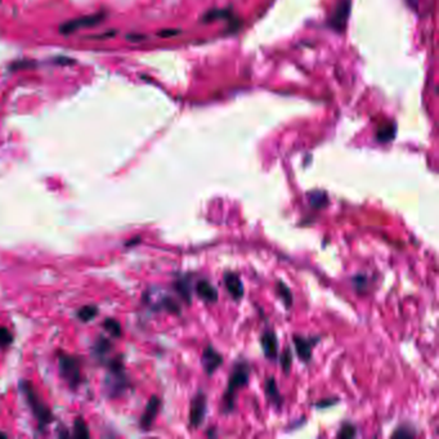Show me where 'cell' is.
<instances>
[{
	"label": "cell",
	"mask_w": 439,
	"mask_h": 439,
	"mask_svg": "<svg viewBox=\"0 0 439 439\" xmlns=\"http://www.w3.org/2000/svg\"><path fill=\"white\" fill-rule=\"evenodd\" d=\"M250 378V366L246 361H240L235 364L228 381V388L223 394V413H230L236 407V391L247 385Z\"/></svg>",
	"instance_id": "6da1fadb"
},
{
	"label": "cell",
	"mask_w": 439,
	"mask_h": 439,
	"mask_svg": "<svg viewBox=\"0 0 439 439\" xmlns=\"http://www.w3.org/2000/svg\"><path fill=\"white\" fill-rule=\"evenodd\" d=\"M24 391H25V396H26L27 401H29L30 406H31L32 411H34V413H35L36 419L40 421V424L45 425V424L51 423V420H52L51 411H49L48 408H47L45 406H44V404L41 403L40 401H39L38 396L35 394V391H34L32 386L30 385V384L24 383Z\"/></svg>",
	"instance_id": "7a4b0ae2"
},
{
	"label": "cell",
	"mask_w": 439,
	"mask_h": 439,
	"mask_svg": "<svg viewBox=\"0 0 439 439\" xmlns=\"http://www.w3.org/2000/svg\"><path fill=\"white\" fill-rule=\"evenodd\" d=\"M106 18L105 13H97L91 14V16H85L80 17V18L73 19V21H68L66 24L62 25L59 27V32L64 34V35H68V34H73V32L78 31V30L84 29V27H93L99 25L103 19Z\"/></svg>",
	"instance_id": "3957f363"
},
{
	"label": "cell",
	"mask_w": 439,
	"mask_h": 439,
	"mask_svg": "<svg viewBox=\"0 0 439 439\" xmlns=\"http://www.w3.org/2000/svg\"><path fill=\"white\" fill-rule=\"evenodd\" d=\"M206 396H205V393H202V391H198V393L193 397L192 402H191L190 424L193 428H198L201 424L204 423L205 416H206Z\"/></svg>",
	"instance_id": "277c9868"
},
{
	"label": "cell",
	"mask_w": 439,
	"mask_h": 439,
	"mask_svg": "<svg viewBox=\"0 0 439 439\" xmlns=\"http://www.w3.org/2000/svg\"><path fill=\"white\" fill-rule=\"evenodd\" d=\"M351 0H341L335 7L331 17L329 19V25L337 32H343L345 30L346 22H348L349 14H351Z\"/></svg>",
	"instance_id": "5b68a950"
},
{
	"label": "cell",
	"mask_w": 439,
	"mask_h": 439,
	"mask_svg": "<svg viewBox=\"0 0 439 439\" xmlns=\"http://www.w3.org/2000/svg\"><path fill=\"white\" fill-rule=\"evenodd\" d=\"M59 368L71 386L75 388L80 381V367H79L78 359L70 356H61L59 357Z\"/></svg>",
	"instance_id": "8992f818"
},
{
	"label": "cell",
	"mask_w": 439,
	"mask_h": 439,
	"mask_svg": "<svg viewBox=\"0 0 439 439\" xmlns=\"http://www.w3.org/2000/svg\"><path fill=\"white\" fill-rule=\"evenodd\" d=\"M223 363V356L219 352L215 351V348L213 345H209L207 348H205L202 357H201V364L204 367L205 373L209 376H212L213 374L219 368L220 364Z\"/></svg>",
	"instance_id": "52a82bcc"
},
{
	"label": "cell",
	"mask_w": 439,
	"mask_h": 439,
	"mask_svg": "<svg viewBox=\"0 0 439 439\" xmlns=\"http://www.w3.org/2000/svg\"><path fill=\"white\" fill-rule=\"evenodd\" d=\"M260 345H262L263 353L268 359L274 361L279 357V339L274 331L267 330L263 332L260 337Z\"/></svg>",
	"instance_id": "ba28073f"
},
{
	"label": "cell",
	"mask_w": 439,
	"mask_h": 439,
	"mask_svg": "<svg viewBox=\"0 0 439 439\" xmlns=\"http://www.w3.org/2000/svg\"><path fill=\"white\" fill-rule=\"evenodd\" d=\"M294 344L295 349H296V354L302 362H309L312 358V346L319 340L317 339H308V337H303L299 335H294Z\"/></svg>",
	"instance_id": "9c48e42d"
},
{
	"label": "cell",
	"mask_w": 439,
	"mask_h": 439,
	"mask_svg": "<svg viewBox=\"0 0 439 439\" xmlns=\"http://www.w3.org/2000/svg\"><path fill=\"white\" fill-rule=\"evenodd\" d=\"M224 284L227 287L228 292L230 294V296L235 300H240L244 297L245 289L244 284H242L241 279L236 273H225L224 274Z\"/></svg>",
	"instance_id": "30bf717a"
},
{
	"label": "cell",
	"mask_w": 439,
	"mask_h": 439,
	"mask_svg": "<svg viewBox=\"0 0 439 439\" xmlns=\"http://www.w3.org/2000/svg\"><path fill=\"white\" fill-rule=\"evenodd\" d=\"M196 294L206 303H217L218 290L207 280H200L196 285Z\"/></svg>",
	"instance_id": "8fae6325"
},
{
	"label": "cell",
	"mask_w": 439,
	"mask_h": 439,
	"mask_svg": "<svg viewBox=\"0 0 439 439\" xmlns=\"http://www.w3.org/2000/svg\"><path fill=\"white\" fill-rule=\"evenodd\" d=\"M158 408H160V399H158L157 397H152V398L148 401L145 413H143L142 419H141V426H142L145 430H147V429L152 425L153 420H155L156 415H157L158 412Z\"/></svg>",
	"instance_id": "7c38bea8"
},
{
	"label": "cell",
	"mask_w": 439,
	"mask_h": 439,
	"mask_svg": "<svg viewBox=\"0 0 439 439\" xmlns=\"http://www.w3.org/2000/svg\"><path fill=\"white\" fill-rule=\"evenodd\" d=\"M264 390L265 394H267L268 399L272 402V403L276 406V407H281L282 406V402H284V399H282L281 393H280L279 390V386H277L276 380H274V378H268L267 380H265L264 384Z\"/></svg>",
	"instance_id": "4fadbf2b"
},
{
	"label": "cell",
	"mask_w": 439,
	"mask_h": 439,
	"mask_svg": "<svg viewBox=\"0 0 439 439\" xmlns=\"http://www.w3.org/2000/svg\"><path fill=\"white\" fill-rule=\"evenodd\" d=\"M174 289L177 290L178 294L182 296L187 304H191V296H192V280L190 276H182L175 281Z\"/></svg>",
	"instance_id": "5bb4252c"
},
{
	"label": "cell",
	"mask_w": 439,
	"mask_h": 439,
	"mask_svg": "<svg viewBox=\"0 0 439 439\" xmlns=\"http://www.w3.org/2000/svg\"><path fill=\"white\" fill-rule=\"evenodd\" d=\"M307 197H308L309 205L316 210L325 209V207L329 205V195H327V192H325V191H311V192L307 195Z\"/></svg>",
	"instance_id": "9a60e30c"
},
{
	"label": "cell",
	"mask_w": 439,
	"mask_h": 439,
	"mask_svg": "<svg viewBox=\"0 0 439 439\" xmlns=\"http://www.w3.org/2000/svg\"><path fill=\"white\" fill-rule=\"evenodd\" d=\"M396 125L394 124H389V125H384L376 131V140L381 143L390 142L396 137Z\"/></svg>",
	"instance_id": "2e32d148"
},
{
	"label": "cell",
	"mask_w": 439,
	"mask_h": 439,
	"mask_svg": "<svg viewBox=\"0 0 439 439\" xmlns=\"http://www.w3.org/2000/svg\"><path fill=\"white\" fill-rule=\"evenodd\" d=\"M277 294L280 295L281 300L284 302L285 307L289 309L290 307L292 306V294L291 290L289 289V286H287L285 282L279 281V285H277Z\"/></svg>",
	"instance_id": "e0dca14e"
},
{
	"label": "cell",
	"mask_w": 439,
	"mask_h": 439,
	"mask_svg": "<svg viewBox=\"0 0 439 439\" xmlns=\"http://www.w3.org/2000/svg\"><path fill=\"white\" fill-rule=\"evenodd\" d=\"M97 313H98V309H97L96 307H94V306H86V307H83V308H81L80 311H79L78 316H79V318L81 319V321L89 322V321H91V319H93L94 317L97 316Z\"/></svg>",
	"instance_id": "ac0fdd59"
},
{
	"label": "cell",
	"mask_w": 439,
	"mask_h": 439,
	"mask_svg": "<svg viewBox=\"0 0 439 439\" xmlns=\"http://www.w3.org/2000/svg\"><path fill=\"white\" fill-rule=\"evenodd\" d=\"M416 436L415 429L408 425H401L393 433V438H413Z\"/></svg>",
	"instance_id": "d6986e66"
},
{
	"label": "cell",
	"mask_w": 439,
	"mask_h": 439,
	"mask_svg": "<svg viewBox=\"0 0 439 439\" xmlns=\"http://www.w3.org/2000/svg\"><path fill=\"white\" fill-rule=\"evenodd\" d=\"M74 434H75V436H78V438L80 439L89 438L88 426H86V424L84 423V420L78 419V420L75 421V425H74Z\"/></svg>",
	"instance_id": "ffe728a7"
},
{
	"label": "cell",
	"mask_w": 439,
	"mask_h": 439,
	"mask_svg": "<svg viewBox=\"0 0 439 439\" xmlns=\"http://www.w3.org/2000/svg\"><path fill=\"white\" fill-rule=\"evenodd\" d=\"M280 362H281V366H282V369H284V373L289 374L290 368H291V364H292L291 349L286 348L284 352H282L281 357H280Z\"/></svg>",
	"instance_id": "44dd1931"
},
{
	"label": "cell",
	"mask_w": 439,
	"mask_h": 439,
	"mask_svg": "<svg viewBox=\"0 0 439 439\" xmlns=\"http://www.w3.org/2000/svg\"><path fill=\"white\" fill-rule=\"evenodd\" d=\"M356 434H357L356 426L351 423H345L340 428L339 433H337V436H339V438H353V436H356Z\"/></svg>",
	"instance_id": "7402d4cb"
},
{
	"label": "cell",
	"mask_w": 439,
	"mask_h": 439,
	"mask_svg": "<svg viewBox=\"0 0 439 439\" xmlns=\"http://www.w3.org/2000/svg\"><path fill=\"white\" fill-rule=\"evenodd\" d=\"M103 326H105V329L107 330L111 335H113V336H120L121 335V326L118 321H115V319L112 318L106 319Z\"/></svg>",
	"instance_id": "603a6c76"
},
{
	"label": "cell",
	"mask_w": 439,
	"mask_h": 439,
	"mask_svg": "<svg viewBox=\"0 0 439 439\" xmlns=\"http://www.w3.org/2000/svg\"><path fill=\"white\" fill-rule=\"evenodd\" d=\"M12 340H13V337H12V334L9 332V330L6 329V327H0V345H9V344L12 343Z\"/></svg>",
	"instance_id": "cb8c5ba5"
},
{
	"label": "cell",
	"mask_w": 439,
	"mask_h": 439,
	"mask_svg": "<svg viewBox=\"0 0 439 439\" xmlns=\"http://www.w3.org/2000/svg\"><path fill=\"white\" fill-rule=\"evenodd\" d=\"M110 349H111V343L107 340V339H99V340L97 341L96 351H97V353L101 354V356H103V354L107 353Z\"/></svg>",
	"instance_id": "d4e9b609"
},
{
	"label": "cell",
	"mask_w": 439,
	"mask_h": 439,
	"mask_svg": "<svg viewBox=\"0 0 439 439\" xmlns=\"http://www.w3.org/2000/svg\"><path fill=\"white\" fill-rule=\"evenodd\" d=\"M228 16L227 11H210L206 16L204 17V21H213L217 18H224Z\"/></svg>",
	"instance_id": "484cf974"
},
{
	"label": "cell",
	"mask_w": 439,
	"mask_h": 439,
	"mask_svg": "<svg viewBox=\"0 0 439 439\" xmlns=\"http://www.w3.org/2000/svg\"><path fill=\"white\" fill-rule=\"evenodd\" d=\"M32 62L31 61H19L14 62L11 66V70H19V68H26V67H31Z\"/></svg>",
	"instance_id": "4316f807"
},
{
	"label": "cell",
	"mask_w": 439,
	"mask_h": 439,
	"mask_svg": "<svg viewBox=\"0 0 439 439\" xmlns=\"http://www.w3.org/2000/svg\"><path fill=\"white\" fill-rule=\"evenodd\" d=\"M367 282V279L366 277H363V276H356L353 279V284L356 285V287H361V286H364V284H366Z\"/></svg>",
	"instance_id": "83f0119b"
},
{
	"label": "cell",
	"mask_w": 439,
	"mask_h": 439,
	"mask_svg": "<svg viewBox=\"0 0 439 439\" xmlns=\"http://www.w3.org/2000/svg\"><path fill=\"white\" fill-rule=\"evenodd\" d=\"M336 402H337V399H331V401H322V402H318V403H316V406L319 408H325V407H329V406H332V404H335Z\"/></svg>",
	"instance_id": "f1b7e54d"
},
{
	"label": "cell",
	"mask_w": 439,
	"mask_h": 439,
	"mask_svg": "<svg viewBox=\"0 0 439 439\" xmlns=\"http://www.w3.org/2000/svg\"><path fill=\"white\" fill-rule=\"evenodd\" d=\"M178 32H179V31H177V30H165V31H161L160 34H158V35L164 36V38H166V36H174V35H177Z\"/></svg>",
	"instance_id": "f546056e"
},
{
	"label": "cell",
	"mask_w": 439,
	"mask_h": 439,
	"mask_svg": "<svg viewBox=\"0 0 439 439\" xmlns=\"http://www.w3.org/2000/svg\"><path fill=\"white\" fill-rule=\"evenodd\" d=\"M56 62L58 64H67L66 62H68L70 64L74 63L73 59H68V58H66V57H59V58H56Z\"/></svg>",
	"instance_id": "4dcf8cb0"
},
{
	"label": "cell",
	"mask_w": 439,
	"mask_h": 439,
	"mask_svg": "<svg viewBox=\"0 0 439 439\" xmlns=\"http://www.w3.org/2000/svg\"><path fill=\"white\" fill-rule=\"evenodd\" d=\"M129 40L131 41H137V40H143L145 39V36H135V35H129L128 36Z\"/></svg>",
	"instance_id": "1f68e13d"
},
{
	"label": "cell",
	"mask_w": 439,
	"mask_h": 439,
	"mask_svg": "<svg viewBox=\"0 0 439 439\" xmlns=\"http://www.w3.org/2000/svg\"><path fill=\"white\" fill-rule=\"evenodd\" d=\"M140 240H141L140 237H137V239L131 240V241H129L128 244H126V246H133V245H135V244H134V242H138V241H140Z\"/></svg>",
	"instance_id": "d6a6232c"
},
{
	"label": "cell",
	"mask_w": 439,
	"mask_h": 439,
	"mask_svg": "<svg viewBox=\"0 0 439 439\" xmlns=\"http://www.w3.org/2000/svg\"><path fill=\"white\" fill-rule=\"evenodd\" d=\"M7 435L4 433H0V439H6Z\"/></svg>",
	"instance_id": "836d02e7"
}]
</instances>
